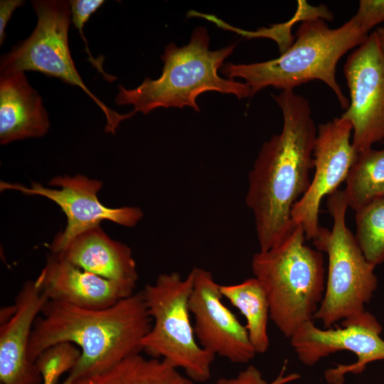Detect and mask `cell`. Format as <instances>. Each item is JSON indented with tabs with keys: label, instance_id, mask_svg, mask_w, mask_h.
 <instances>
[{
	"label": "cell",
	"instance_id": "603a6c76",
	"mask_svg": "<svg viewBox=\"0 0 384 384\" xmlns=\"http://www.w3.org/2000/svg\"><path fill=\"white\" fill-rule=\"evenodd\" d=\"M71 21L75 27L78 30L81 38L85 43V50L88 54V60L97 69L102 77L109 82H112L117 79L114 75L107 73L102 68L104 58H95L90 53L88 43L83 34V28L90 17L105 3L104 0H70L68 1Z\"/></svg>",
	"mask_w": 384,
	"mask_h": 384
},
{
	"label": "cell",
	"instance_id": "2e32d148",
	"mask_svg": "<svg viewBox=\"0 0 384 384\" xmlns=\"http://www.w3.org/2000/svg\"><path fill=\"white\" fill-rule=\"evenodd\" d=\"M49 128L48 115L43 100L29 84L25 73L1 74V144L43 137Z\"/></svg>",
	"mask_w": 384,
	"mask_h": 384
},
{
	"label": "cell",
	"instance_id": "4fadbf2b",
	"mask_svg": "<svg viewBox=\"0 0 384 384\" xmlns=\"http://www.w3.org/2000/svg\"><path fill=\"white\" fill-rule=\"evenodd\" d=\"M193 284L189 309L193 316V329L199 345L215 356L234 363H247L257 353L245 326L223 304L220 284L210 272L192 269Z\"/></svg>",
	"mask_w": 384,
	"mask_h": 384
},
{
	"label": "cell",
	"instance_id": "ac0fdd59",
	"mask_svg": "<svg viewBox=\"0 0 384 384\" xmlns=\"http://www.w3.org/2000/svg\"><path fill=\"white\" fill-rule=\"evenodd\" d=\"M68 384H196L163 359L129 356L102 372L79 378Z\"/></svg>",
	"mask_w": 384,
	"mask_h": 384
},
{
	"label": "cell",
	"instance_id": "d4e9b609",
	"mask_svg": "<svg viewBox=\"0 0 384 384\" xmlns=\"http://www.w3.org/2000/svg\"><path fill=\"white\" fill-rule=\"evenodd\" d=\"M354 16L369 33L374 26L384 22V0H361Z\"/></svg>",
	"mask_w": 384,
	"mask_h": 384
},
{
	"label": "cell",
	"instance_id": "cb8c5ba5",
	"mask_svg": "<svg viewBox=\"0 0 384 384\" xmlns=\"http://www.w3.org/2000/svg\"><path fill=\"white\" fill-rule=\"evenodd\" d=\"M285 362L277 376L272 381H268L257 367L250 365L236 376L219 378L213 384H288L300 378L297 373L287 374Z\"/></svg>",
	"mask_w": 384,
	"mask_h": 384
},
{
	"label": "cell",
	"instance_id": "4316f807",
	"mask_svg": "<svg viewBox=\"0 0 384 384\" xmlns=\"http://www.w3.org/2000/svg\"><path fill=\"white\" fill-rule=\"evenodd\" d=\"M15 312V304L11 306L2 307L0 311V324H3L8 321L14 316Z\"/></svg>",
	"mask_w": 384,
	"mask_h": 384
},
{
	"label": "cell",
	"instance_id": "6da1fadb",
	"mask_svg": "<svg viewBox=\"0 0 384 384\" xmlns=\"http://www.w3.org/2000/svg\"><path fill=\"white\" fill-rule=\"evenodd\" d=\"M272 97L282 113V128L262 145L248 175L245 197L260 251L277 245L292 226V207L311 183L317 132L307 99L294 90Z\"/></svg>",
	"mask_w": 384,
	"mask_h": 384
},
{
	"label": "cell",
	"instance_id": "e0dca14e",
	"mask_svg": "<svg viewBox=\"0 0 384 384\" xmlns=\"http://www.w3.org/2000/svg\"><path fill=\"white\" fill-rule=\"evenodd\" d=\"M58 254L75 266L100 277L137 284V265L130 247L110 238L100 225L80 233Z\"/></svg>",
	"mask_w": 384,
	"mask_h": 384
},
{
	"label": "cell",
	"instance_id": "ba28073f",
	"mask_svg": "<svg viewBox=\"0 0 384 384\" xmlns=\"http://www.w3.org/2000/svg\"><path fill=\"white\" fill-rule=\"evenodd\" d=\"M37 24L28 38L1 58V74L36 71L78 86L105 115V131L114 134L121 122L133 117L132 111L119 114L108 107L85 85L71 57L68 30L71 21L68 1L33 0Z\"/></svg>",
	"mask_w": 384,
	"mask_h": 384
},
{
	"label": "cell",
	"instance_id": "ffe728a7",
	"mask_svg": "<svg viewBox=\"0 0 384 384\" xmlns=\"http://www.w3.org/2000/svg\"><path fill=\"white\" fill-rule=\"evenodd\" d=\"M346 183L347 203L355 211L384 196V149L370 148L358 153Z\"/></svg>",
	"mask_w": 384,
	"mask_h": 384
},
{
	"label": "cell",
	"instance_id": "5bb4252c",
	"mask_svg": "<svg viewBox=\"0 0 384 384\" xmlns=\"http://www.w3.org/2000/svg\"><path fill=\"white\" fill-rule=\"evenodd\" d=\"M48 300L82 309L107 308L134 294L136 286L108 279L50 254L36 279Z\"/></svg>",
	"mask_w": 384,
	"mask_h": 384
},
{
	"label": "cell",
	"instance_id": "d6986e66",
	"mask_svg": "<svg viewBox=\"0 0 384 384\" xmlns=\"http://www.w3.org/2000/svg\"><path fill=\"white\" fill-rule=\"evenodd\" d=\"M220 289L223 297L245 317V327L257 354L267 352L270 346V302L262 284L254 277L238 284H220Z\"/></svg>",
	"mask_w": 384,
	"mask_h": 384
},
{
	"label": "cell",
	"instance_id": "8fae6325",
	"mask_svg": "<svg viewBox=\"0 0 384 384\" xmlns=\"http://www.w3.org/2000/svg\"><path fill=\"white\" fill-rule=\"evenodd\" d=\"M343 73L350 102L341 117L352 125L358 154L384 142V53L375 31L348 56Z\"/></svg>",
	"mask_w": 384,
	"mask_h": 384
},
{
	"label": "cell",
	"instance_id": "52a82bcc",
	"mask_svg": "<svg viewBox=\"0 0 384 384\" xmlns=\"http://www.w3.org/2000/svg\"><path fill=\"white\" fill-rule=\"evenodd\" d=\"M193 284L191 270L185 278L176 272L163 273L144 286L141 292L152 325L142 349L182 369L195 383H203L210 378L215 356L204 350L195 336L189 309Z\"/></svg>",
	"mask_w": 384,
	"mask_h": 384
},
{
	"label": "cell",
	"instance_id": "9a60e30c",
	"mask_svg": "<svg viewBox=\"0 0 384 384\" xmlns=\"http://www.w3.org/2000/svg\"><path fill=\"white\" fill-rule=\"evenodd\" d=\"M48 301L36 279L26 281L16 295L15 314L0 326L1 384L42 383L28 346L35 321Z\"/></svg>",
	"mask_w": 384,
	"mask_h": 384
},
{
	"label": "cell",
	"instance_id": "484cf974",
	"mask_svg": "<svg viewBox=\"0 0 384 384\" xmlns=\"http://www.w3.org/2000/svg\"><path fill=\"white\" fill-rule=\"evenodd\" d=\"M23 0H1L0 1V45L6 38L5 28L14 11L23 5Z\"/></svg>",
	"mask_w": 384,
	"mask_h": 384
},
{
	"label": "cell",
	"instance_id": "3957f363",
	"mask_svg": "<svg viewBox=\"0 0 384 384\" xmlns=\"http://www.w3.org/2000/svg\"><path fill=\"white\" fill-rule=\"evenodd\" d=\"M325 21L321 18L304 20L297 29L295 41L275 59L250 64L227 63L220 73L227 79L243 78L251 90V97L267 87L294 90L319 80L331 88L341 108L346 110L349 101L336 80V65L340 58L359 46L369 33L355 16L336 28H329Z\"/></svg>",
	"mask_w": 384,
	"mask_h": 384
},
{
	"label": "cell",
	"instance_id": "9c48e42d",
	"mask_svg": "<svg viewBox=\"0 0 384 384\" xmlns=\"http://www.w3.org/2000/svg\"><path fill=\"white\" fill-rule=\"evenodd\" d=\"M51 188L32 181L29 186L19 183L1 181V191L11 190L28 196H40L55 203L67 218L63 231L53 238L48 248L51 254L60 252L75 236L90 228L100 225L103 220H110L122 226L134 227L142 218L139 208L126 206L109 208L99 200L97 193L102 181L82 174L56 176L48 183Z\"/></svg>",
	"mask_w": 384,
	"mask_h": 384
},
{
	"label": "cell",
	"instance_id": "5b68a950",
	"mask_svg": "<svg viewBox=\"0 0 384 384\" xmlns=\"http://www.w3.org/2000/svg\"><path fill=\"white\" fill-rule=\"evenodd\" d=\"M306 239L303 226L293 223L277 245L255 253L251 262L267 292L270 319L289 338L314 320L325 290L323 254L306 245Z\"/></svg>",
	"mask_w": 384,
	"mask_h": 384
},
{
	"label": "cell",
	"instance_id": "f1b7e54d",
	"mask_svg": "<svg viewBox=\"0 0 384 384\" xmlns=\"http://www.w3.org/2000/svg\"><path fill=\"white\" fill-rule=\"evenodd\" d=\"M58 382V379L50 377V378H46L42 380V384H56Z\"/></svg>",
	"mask_w": 384,
	"mask_h": 384
},
{
	"label": "cell",
	"instance_id": "7a4b0ae2",
	"mask_svg": "<svg viewBox=\"0 0 384 384\" xmlns=\"http://www.w3.org/2000/svg\"><path fill=\"white\" fill-rule=\"evenodd\" d=\"M31 334L28 358L49 347L68 342L81 356L61 384L106 370L124 359L140 353L142 341L151 328L142 292L101 309H87L48 300Z\"/></svg>",
	"mask_w": 384,
	"mask_h": 384
},
{
	"label": "cell",
	"instance_id": "7c38bea8",
	"mask_svg": "<svg viewBox=\"0 0 384 384\" xmlns=\"http://www.w3.org/2000/svg\"><path fill=\"white\" fill-rule=\"evenodd\" d=\"M352 125L342 117H336L317 128L314 148V174L311 183L291 211L293 223L301 224L306 240L319 234V206L322 198L338 190L346 181L358 153L351 142Z\"/></svg>",
	"mask_w": 384,
	"mask_h": 384
},
{
	"label": "cell",
	"instance_id": "44dd1931",
	"mask_svg": "<svg viewBox=\"0 0 384 384\" xmlns=\"http://www.w3.org/2000/svg\"><path fill=\"white\" fill-rule=\"evenodd\" d=\"M355 238L363 255L375 267L384 262V196L356 210Z\"/></svg>",
	"mask_w": 384,
	"mask_h": 384
},
{
	"label": "cell",
	"instance_id": "277c9868",
	"mask_svg": "<svg viewBox=\"0 0 384 384\" xmlns=\"http://www.w3.org/2000/svg\"><path fill=\"white\" fill-rule=\"evenodd\" d=\"M235 46L211 50L208 30L198 26L188 44L178 47L170 43L166 46L161 56L164 63L161 76L156 80L146 77L134 89L119 85L114 102L118 105H132L135 113L146 114L159 107H189L199 112L196 100L208 91L234 95L239 100L251 97L245 83L221 78L218 73Z\"/></svg>",
	"mask_w": 384,
	"mask_h": 384
},
{
	"label": "cell",
	"instance_id": "83f0119b",
	"mask_svg": "<svg viewBox=\"0 0 384 384\" xmlns=\"http://www.w3.org/2000/svg\"><path fill=\"white\" fill-rule=\"evenodd\" d=\"M375 31L377 34V37H378L380 48L383 52L384 53V25L382 26L378 27Z\"/></svg>",
	"mask_w": 384,
	"mask_h": 384
},
{
	"label": "cell",
	"instance_id": "30bf717a",
	"mask_svg": "<svg viewBox=\"0 0 384 384\" xmlns=\"http://www.w3.org/2000/svg\"><path fill=\"white\" fill-rule=\"evenodd\" d=\"M382 326L370 312L341 321V326L321 329L314 322L304 324L289 338L298 359L312 366L322 358L346 351L354 353L357 361L351 364H336L324 373L329 384H342L345 375L362 373L367 365L384 360V340L380 337Z\"/></svg>",
	"mask_w": 384,
	"mask_h": 384
},
{
	"label": "cell",
	"instance_id": "7402d4cb",
	"mask_svg": "<svg viewBox=\"0 0 384 384\" xmlns=\"http://www.w3.org/2000/svg\"><path fill=\"white\" fill-rule=\"evenodd\" d=\"M80 356L81 351L75 344L60 343L43 351L37 357L35 363L41 377L48 373H55L60 378L74 368Z\"/></svg>",
	"mask_w": 384,
	"mask_h": 384
},
{
	"label": "cell",
	"instance_id": "8992f818",
	"mask_svg": "<svg viewBox=\"0 0 384 384\" xmlns=\"http://www.w3.org/2000/svg\"><path fill=\"white\" fill-rule=\"evenodd\" d=\"M327 208L333 218L332 228L321 227L313 240L315 248L328 256L324 294L314 318L324 328L366 311L378 287L375 267L367 261L346 226L348 206L343 190L328 196Z\"/></svg>",
	"mask_w": 384,
	"mask_h": 384
}]
</instances>
